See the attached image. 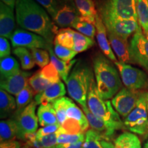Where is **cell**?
I'll return each mask as SVG.
<instances>
[{"label": "cell", "mask_w": 148, "mask_h": 148, "mask_svg": "<svg viewBox=\"0 0 148 148\" xmlns=\"http://www.w3.org/2000/svg\"><path fill=\"white\" fill-rule=\"evenodd\" d=\"M16 21L22 29L40 35L52 44L58 27L46 10L35 0H16Z\"/></svg>", "instance_id": "6da1fadb"}, {"label": "cell", "mask_w": 148, "mask_h": 148, "mask_svg": "<svg viewBox=\"0 0 148 148\" xmlns=\"http://www.w3.org/2000/svg\"><path fill=\"white\" fill-rule=\"evenodd\" d=\"M115 64L101 54L93 58V71L98 94L102 99L108 100L114 97L122 88L121 76Z\"/></svg>", "instance_id": "7a4b0ae2"}, {"label": "cell", "mask_w": 148, "mask_h": 148, "mask_svg": "<svg viewBox=\"0 0 148 148\" xmlns=\"http://www.w3.org/2000/svg\"><path fill=\"white\" fill-rule=\"evenodd\" d=\"M94 73L89 65L80 60L75 63L65 82L67 92L81 107L87 106V96Z\"/></svg>", "instance_id": "3957f363"}, {"label": "cell", "mask_w": 148, "mask_h": 148, "mask_svg": "<svg viewBox=\"0 0 148 148\" xmlns=\"http://www.w3.org/2000/svg\"><path fill=\"white\" fill-rule=\"evenodd\" d=\"M87 106L94 115L114 130L125 129L120 115L109 100H105L98 94L94 78L91 81L87 96Z\"/></svg>", "instance_id": "277c9868"}, {"label": "cell", "mask_w": 148, "mask_h": 148, "mask_svg": "<svg viewBox=\"0 0 148 148\" xmlns=\"http://www.w3.org/2000/svg\"><path fill=\"white\" fill-rule=\"evenodd\" d=\"M137 0H100L98 14L102 20H138Z\"/></svg>", "instance_id": "5b68a950"}, {"label": "cell", "mask_w": 148, "mask_h": 148, "mask_svg": "<svg viewBox=\"0 0 148 148\" xmlns=\"http://www.w3.org/2000/svg\"><path fill=\"white\" fill-rule=\"evenodd\" d=\"M37 103L34 100L20 111H15L11 116L16 121L18 127L17 138L25 141L29 134L36 133L38 130V119L36 114Z\"/></svg>", "instance_id": "8992f818"}, {"label": "cell", "mask_w": 148, "mask_h": 148, "mask_svg": "<svg viewBox=\"0 0 148 148\" xmlns=\"http://www.w3.org/2000/svg\"><path fill=\"white\" fill-rule=\"evenodd\" d=\"M147 92L143 91L136 106L123 119L125 129L143 136H145L147 125Z\"/></svg>", "instance_id": "52a82bcc"}, {"label": "cell", "mask_w": 148, "mask_h": 148, "mask_svg": "<svg viewBox=\"0 0 148 148\" xmlns=\"http://www.w3.org/2000/svg\"><path fill=\"white\" fill-rule=\"evenodd\" d=\"M114 64L119 70L121 81L125 87L143 91L148 89V75L145 71L119 61H116Z\"/></svg>", "instance_id": "ba28073f"}, {"label": "cell", "mask_w": 148, "mask_h": 148, "mask_svg": "<svg viewBox=\"0 0 148 148\" xmlns=\"http://www.w3.org/2000/svg\"><path fill=\"white\" fill-rule=\"evenodd\" d=\"M12 46L14 48L25 47L27 49H42L49 51L52 44L40 35L25 29L18 28L14 31L10 38Z\"/></svg>", "instance_id": "9c48e42d"}, {"label": "cell", "mask_w": 148, "mask_h": 148, "mask_svg": "<svg viewBox=\"0 0 148 148\" xmlns=\"http://www.w3.org/2000/svg\"><path fill=\"white\" fill-rule=\"evenodd\" d=\"M129 49L131 63L137 64L148 71V39L140 26L131 38Z\"/></svg>", "instance_id": "30bf717a"}, {"label": "cell", "mask_w": 148, "mask_h": 148, "mask_svg": "<svg viewBox=\"0 0 148 148\" xmlns=\"http://www.w3.org/2000/svg\"><path fill=\"white\" fill-rule=\"evenodd\" d=\"M143 91L123 87L112 98L111 103L118 114L125 119L136 106Z\"/></svg>", "instance_id": "8fae6325"}, {"label": "cell", "mask_w": 148, "mask_h": 148, "mask_svg": "<svg viewBox=\"0 0 148 148\" xmlns=\"http://www.w3.org/2000/svg\"><path fill=\"white\" fill-rule=\"evenodd\" d=\"M79 16L74 0H62L56 13L52 18L57 27L66 28L72 27Z\"/></svg>", "instance_id": "7c38bea8"}, {"label": "cell", "mask_w": 148, "mask_h": 148, "mask_svg": "<svg viewBox=\"0 0 148 148\" xmlns=\"http://www.w3.org/2000/svg\"><path fill=\"white\" fill-rule=\"evenodd\" d=\"M107 31L117 36L127 38L134 34L139 27L138 20H102Z\"/></svg>", "instance_id": "4fadbf2b"}, {"label": "cell", "mask_w": 148, "mask_h": 148, "mask_svg": "<svg viewBox=\"0 0 148 148\" xmlns=\"http://www.w3.org/2000/svg\"><path fill=\"white\" fill-rule=\"evenodd\" d=\"M31 73L20 71L18 73L7 78H1L0 87L11 95H16L29 84Z\"/></svg>", "instance_id": "5bb4252c"}, {"label": "cell", "mask_w": 148, "mask_h": 148, "mask_svg": "<svg viewBox=\"0 0 148 148\" xmlns=\"http://www.w3.org/2000/svg\"><path fill=\"white\" fill-rule=\"evenodd\" d=\"M95 28L97 44L103 54L111 61L116 62L117 60L109 42L106 26L98 12L95 16Z\"/></svg>", "instance_id": "9a60e30c"}, {"label": "cell", "mask_w": 148, "mask_h": 148, "mask_svg": "<svg viewBox=\"0 0 148 148\" xmlns=\"http://www.w3.org/2000/svg\"><path fill=\"white\" fill-rule=\"evenodd\" d=\"M65 94V86L60 81L58 82L51 84L43 91L36 94L34 97V101L37 105L52 103L59 98L64 97Z\"/></svg>", "instance_id": "2e32d148"}, {"label": "cell", "mask_w": 148, "mask_h": 148, "mask_svg": "<svg viewBox=\"0 0 148 148\" xmlns=\"http://www.w3.org/2000/svg\"><path fill=\"white\" fill-rule=\"evenodd\" d=\"M108 38L114 53H115L119 62L127 63L130 62V42L127 38L117 36L107 31Z\"/></svg>", "instance_id": "e0dca14e"}, {"label": "cell", "mask_w": 148, "mask_h": 148, "mask_svg": "<svg viewBox=\"0 0 148 148\" xmlns=\"http://www.w3.org/2000/svg\"><path fill=\"white\" fill-rule=\"evenodd\" d=\"M82 110L87 118L89 126L92 130L97 133L102 140L110 141L113 138L116 131L108 127L106 123L90 112L88 106L82 107Z\"/></svg>", "instance_id": "ac0fdd59"}, {"label": "cell", "mask_w": 148, "mask_h": 148, "mask_svg": "<svg viewBox=\"0 0 148 148\" xmlns=\"http://www.w3.org/2000/svg\"><path fill=\"white\" fill-rule=\"evenodd\" d=\"M13 10L10 7L0 3V35L5 38H10L15 26Z\"/></svg>", "instance_id": "d6986e66"}, {"label": "cell", "mask_w": 148, "mask_h": 148, "mask_svg": "<svg viewBox=\"0 0 148 148\" xmlns=\"http://www.w3.org/2000/svg\"><path fill=\"white\" fill-rule=\"evenodd\" d=\"M16 110V99L5 90H0V117L5 119L12 116Z\"/></svg>", "instance_id": "ffe728a7"}, {"label": "cell", "mask_w": 148, "mask_h": 148, "mask_svg": "<svg viewBox=\"0 0 148 148\" xmlns=\"http://www.w3.org/2000/svg\"><path fill=\"white\" fill-rule=\"evenodd\" d=\"M37 116L39 125L42 127L59 123L52 103L40 105L37 110Z\"/></svg>", "instance_id": "44dd1931"}, {"label": "cell", "mask_w": 148, "mask_h": 148, "mask_svg": "<svg viewBox=\"0 0 148 148\" xmlns=\"http://www.w3.org/2000/svg\"><path fill=\"white\" fill-rule=\"evenodd\" d=\"M18 127L13 119L1 120L0 122V143L14 140L17 138Z\"/></svg>", "instance_id": "7402d4cb"}, {"label": "cell", "mask_w": 148, "mask_h": 148, "mask_svg": "<svg viewBox=\"0 0 148 148\" xmlns=\"http://www.w3.org/2000/svg\"><path fill=\"white\" fill-rule=\"evenodd\" d=\"M66 113L67 118L75 119L79 121L84 132L88 130L89 123L84 112L69 97H66Z\"/></svg>", "instance_id": "603a6c76"}, {"label": "cell", "mask_w": 148, "mask_h": 148, "mask_svg": "<svg viewBox=\"0 0 148 148\" xmlns=\"http://www.w3.org/2000/svg\"><path fill=\"white\" fill-rule=\"evenodd\" d=\"M114 148H141L139 138L134 133L124 132L114 140Z\"/></svg>", "instance_id": "cb8c5ba5"}, {"label": "cell", "mask_w": 148, "mask_h": 148, "mask_svg": "<svg viewBox=\"0 0 148 148\" xmlns=\"http://www.w3.org/2000/svg\"><path fill=\"white\" fill-rule=\"evenodd\" d=\"M48 51H49V56H50L51 63L55 66V68L58 71L59 74H60V77L65 82L68 77H69L70 71H71L74 64H75L76 60H73L69 62H65V61L59 59L56 56L52 48L49 49Z\"/></svg>", "instance_id": "d4e9b609"}, {"label": "cell", "mask_w": 148, "mask_h": 148, "mask_svg": "<svg viewBox=\"0 0 148 148\" xmlns=\"http://www.w3.org/2000/svg\"><path fill=\"white\" fill-rule=\"evenodd\" d=\"M72 27L78 31V32L89 37L92 39H93L95 36V22L92 21L87 18L79 16L73 24Z\"/></svg>", "instance_id": "484cf974"}, {"label": "cell", "mask_w": 148, "mask_h": 148, "mask_svg": "<svg viewBox=\"0 0 148 148\" xmlns=\"http://www.w3.org/2000/svg\"><path fill=\"white\" fill-rule=\"evenodd\" d=\"M19 69V64L17 60L12 56L1 58L0 60V73L1 78H7L18 73Z\"/></svg>", "instance_id": "4316f807"}, {"label": "cell", "mask_w": 148, "mask_h": 148, "mask_svg": "<svg viewBox=\"0 0 148 148\" xmlns=\"http://www.w3.org/2000/svg\"><path fill=\"white\" fill-rule=\"evenodd\" d=\"M74 1L79 15L95 22L97 12L93 0H74Z\"/></svg>", "instance_id": "83f0119b"}, {"label": "cell", "mask_w": 148, "mask_h": 148, "mask_svg": "<svg viewBox=\"0 0 148 148\" xmlns=\"http://www.w3.org/2000/svg\"><path fill=\"white\" fill-rule=\"evenodd\" d=\"M136 10L138 25L148 39V0H137Z\"/></svg>", "instance_id": "f1b7e54d"}, {"label": "cell", "mask_w": 148, "mask_h": 148, "mask_svg": "<svg viewBox=\"0 0 148 148\" xmlns=\"http://www.w3.org/2000/svg\"><path fill=\"white\" fill-rule=\"evenodd\" d=\"M73 31L69 27L59 29L54 38L53 44H59L73 50Z\"/></svg>", "instance_id": "f546056e"}, {"label": "cell", "mask_w": 148, "mask_h": 148, "mask_svg": "<svg viewBox=\"0 0 148 148\" xmlns=\"http://www.w3.org/2000/svg\"><path fill=\"white\" fill-rule=\"evenodd\" d=\"M35 92L30 85L28 84L16 95V110L20 111L28 106L33 100Z\"/></svg>", "instance_id": "4dcf8cb0"}, {"label": "cell", "mask_w": 148, "mask_h": 148, "mask_svg": "<svg viewBox=\"0 0 148 148\" xmlns=\"http://www.w3.org/2000/svg\"><path fill=\"white\" fill-rule=\"evenodd\" d=\"M13 53L19 58L21 66L23 70H29L34 68L35 62L32 53L27 48L18 47L13 50Z\"/></svg>", "instance_id": "1f68e13d"}, {"label": "cell", "mask_w": 148, "mask_h": 148, "mask_svg": "<svg viewBox=\"0 0 148 148\" xmlns=\"http://www.w3.org/2000/svg\"><path fill=\"white\" fill-rule=\"evenodd\" d=\"M73 50L77 53L87 50L95 44L93 39L76 31H73Z\"/></svg>", "instance_id": "d6a6232c"}, {"label": "cell", "mask_w": 148, "mask_h": 148, "mask_svg": "<svg viewBox=\"0 0 148 148\" xmlns=\"http://www.w3.org/2000/svg\"><path fill=\"white\" fill-rule=\"evenodd\" d=\"M29 84L36 95L43 91L51 83L42 76L40 71H38L29 77Z\"/></svg>", "instance_id": "836d02e7"}, {"label": "cell", "mask_w": 148, "mask_h": 148, "mask_svg": "<svg viewBox=\"0 0 148 148\" xmlns=\"http://www.w3.org/2000/svg\"><path fill=\"white\" fill-rule=\"evenodd\" d=\"M59 131L61 132L69 134H76L80 133H84L80 123L77 120L70 118H66L59 128Z\"/></svg>", "instance_id": "e575fe53"}, {"label": "cell", "mask_w": 148, "mask_h": 148, "mask_svg": "<svg viewBox=\"0 0 148 148\" xmlns=\"http://www.w3.org/2000/svg\"><path fill=\"white\" fill-rule=\"evenodd\" d=\"M102 138L92 129L85 132V140L83 148H103L101 145Z\"/></svg>", "instance_id": "d590c367"}, {"label": "cell", "mask_w": 148, "mask_h": 148, "mask_svg": "<svg viewBox=\"0 0 148 148\" xmlns=\"http://www.w3.org/2000/svg\"><path fill=\"white\" fill-rule=\"evenodd\" d=\"M53 51L57 57L65 62H71L77 54L76 51L69 48L63 47L59 44H53Z\"/></svg>", "instance_id": "8d00e7d4"}, {"label": "cell", "mask_w": 148, "mask_h": 148, "mask_svg": "<svg viewBox=\"0 0 148 148\" xmlns=\"http://www.w3.org/2000/svg\"><path fill=\"white\" fill-rule=\"evenodd\" d=\"M30 52L34 58L35 63L39 66L40 68H43L49 64L50 56L49 51L42 49H32Z\"/></svg>", "instance_id": "74e56055"}, {"label": "cell", "mask_w": 148, "mask_h": 148, "mask_svg": "<svg viewBox=\"0 0 148 148\" xmlns=\"http://www.w3.org/2000/svg\"><path fill=\"white\" fill-rule=\"evenodd\" d=\"M57 143L58 144L75 143L79 141H84L85 134L80 133L76 134H69L57 131Z\"/></svg>", "instance_id": "f35d334b"}, {"label": "cell", "mask_w": 148, "mask_h": 148, "mask_svg": "<svg viewBox=\"0 0 148 148\" xmlns=\"http://www.w3.org/2000/svg\"><path fill=\"white\" fill-rule=\"evenodd\" d=\"M53 107L56 113L57 119L60 125L62 124L66 119V97H62L53 101L52 103Z\"/></svg>", "instance_id": "ab89813d"}, {"label": "cell", "mask_w": 148, "mask_h": 148, "mask_svg": "<svg viewBox=\"0 0 148 148\" xmlns=\"http://www.w3.org/2000/svg\"><path fill=\"white\" fill-rule=\"evenodd\" d=\"M40 71L42 76L47 81H49L51 84L58 82L60 81V74L51 62Z\"/></svg>", "instance_id": "60d3db41"}, {"label": "cell", "mask_w": 148, "mask_h": 148, "mask_svg": "<svg viewBox=\"0 0 148 148\" xmlns=\"http://www.w3.org/2000/svg\"><path fill=\"white\" fill-rule=\"evenodd\" d=\"M37 3L42 5L51 18H53L56 13L57 10L60 6L62 0H35Z\"/></svg>", "instance_id": "b9f144b4"}, {"label": "cell", "mask_w": 148, "mask_h": 148, "mask_svg": "<svg viewBox=\"0 0 148 148\" xmlns=\"http://www.w3.org/2000/svg\"><path fill=\"white\" fill-rule=\"evenodd\" d=\"M57 137L58 136L56 132L53 134L42 136L38 139L39 140L42 148H56V146L58 145Z\"/></svg>", "instance_id": "7bdbcfd3"}, {"label": "cell", "mask_w": 148, "mask_h": 148, "mask_svg": "<svg viewBox=\"0 0 148 148\" xmlns=\"http://www.w3.org/2000/svg\"><path fill=\"white\" fill-rule=\"evenodd\" d=\"M60 127V123H56V124L49 125L47 126H44L40 127L38 129L36 132V138H40L42 136H47V135L53 134V133L56 132L58 130L59 128Z\"/></svg>", "instance_id": "ee69618b"}, {"label": "cell", "mask_w": 148, "mask_h": 148, "mask_svg": "<svg viewBox=\"0 0 148 148\" xmlns=\"http://www.w3.org/2000/svg\"><path fill=\"white\" fill-rule=\"evenodd\" d=\"M11 53L10 45L8 40L5 37H0V58H4L10 56Z\"/></svg>", "instance_id": "f6af8a7d"}, {"label": "cell", "mask_w": 148, "mask_h": 148, "mask_svg": "<svg viewBox=\"0 0 148 148\" xmlns=\"http://www.w3.org/2000/svg\"><path fill=\"white\" fill-rule=\"evenodd\" d=\"M28 147L26 145L25 147L22 146L21 143L19 141L14 140H12V141L8 142H4V143H0V148H25Z\"/></svg>", "instance_id": "bcb514c9"}, {"label": "cell", "mask_w": 148, "mask_h": 148, "mask_svg": "<svg viewBox=\"0 0 148 148\" xmlns=\"http://www.w3.org/2000/svg\"><path fill=\"white\" fill-rule=\"evenodd\" d=\"M84 141H79L75 143L58 144L56 148H83Z\"/></svg>", "instance_id": "7dc6e473"}, {"label": "cell", "mask_w": 148, "mask_h": 148, "mask_svg": "<svg viewBox=\"0 0 148 148\" xmlns=\"http://www.w3.org/2000/svg\"><path fill=\"white\" fill-rule=\"evenodd\" d=\"M1 1L7 5H8L9 7H10L12 10H14V8H15L16 0H1Z\"/></svg>", "instance_id": "c3c4849f"}, {"label": "cell", "mask_w": 148, "mask_h": 148, "mask_svg": "<svg viewBox=\"0 0 148 148\" xmlns=\"http://www.w3.org/2000/svg\"><path fill=\"white\" fill-rule=\"evenodd\" d=\"M101 145L103 148H114V145L110 141H106V140H101Z\"/></svg>", "instance_id": "681fc988"}, {"label": "cell", "mask_w": 148, "mask_h": 148, "mask_svg": "<svg viewBox=\"0 0 148 148\" xmlns=\"http://www.w3.org/2000/svg\"><path fill=\"white\" fill-rule=\"evenodd\" d=\"M147 114H148V92H147ZM144 138H148V118H147V130H146V133L145 136H143Z\"/></svg>", "instance_id": "f907efd6"}, {"label": "cell", "mask_w": 148, "mask_h": 148, "mask_svg": "<svg viewBox=\"0 0 148 148\" xmlns=\"http://www.w3.org/2000/svg\"><path fill=\"white\" fill-rule=\"evenodd\" d=\"M143 148H148V140L146 141V143L145 145H144V147Z\"/></svg>", "instance_id": "816d5d0a"}]
</instances>
